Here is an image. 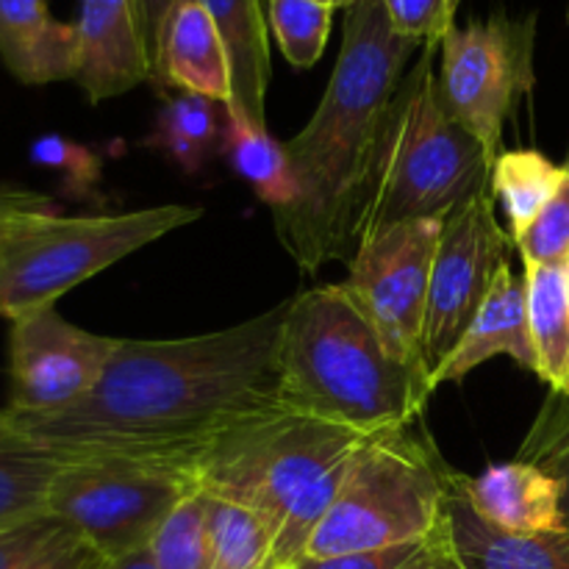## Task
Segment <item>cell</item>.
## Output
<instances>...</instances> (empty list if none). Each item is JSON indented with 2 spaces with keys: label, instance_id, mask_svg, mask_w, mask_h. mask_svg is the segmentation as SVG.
Segmentation results:
<instances>
[{
  "label": "cell",
  "instance_id": "6da1fadb",
  "mask_svg": "<svg viewBox=\"0 0 569 569\" xmlns=\"http://www.w3.org/2000/svg\"><path fill=\"white\" fill-rule=\"evenodd\" d=\"M287 300L222 331L117 339L100 381L44 415L6 406L0 420L59 461L126 456L194 465L228 433L281 415L278 339Z\"/></svg>",
  "mask_w": 569,
  "mask_h": 569
},
{
  "label": "cell",
  "instance_id": "7a4b0ae2",
  "mask_svg": "<svg viewBox=\"0 0 569 569\" xmlns=\"http://www.w3.org/2000/svg\"><path fill=\"white\" fill-rule=\"evenodd\" d=\"M420 48L392 26L383 0L345 9L342 48L326 92L287 142L298 200L272 214L278 242L309 276L331 261H350L359 248L389 106Z\"/></svg>",
  "mask_w": 569,
  "mask_h": 569
},
{
  "label": "cell",
  "instance_id": "3957f363",
  "mask_svg": "<svg viewBox=\"0 0 569 569\" xmlns=\"http://www.w3.org/2000/svg\"><path fill=\"white\" fill-rule=\"evenodd\" d=\"M278 389L283 409L361 439L411 431L433 395L428 378L389 353L342 283L303 289L287 300Z\"/></svg>",
  "mask_w": 569,
  "mask_h": 569
},
{
  "label": "cell",
  "instance_id": "277c9868",
  "mask_svg": "<svg viewBox=\"0 0 569 569\" xmlns=\"http://www.w3.org/2000/svg\"><path fill=\"white\" fill-rule=\"evenodd\" d=\"M437 56L439 44H422L389 106L359 242L400 222L442 220L489 189L492 159L445 106Z\"/></svg>",
  "mask_w": 569,
  "mask_h": 569
},
{
  "label": "cell",
  "instance_id": "5b68a950",
  "mask_svg": "<svg viewBox=\"0 0 569 569\" xmlns=\"http://www.w3.org/2000/svg\"><path fill=\"white\" fill-rule=\"evenodd\" d=\"M450 472L428 437L403 431L365 439L306 559L426 542L442 528Z\"/></svg>",
  "mask_w": 569,
  "mask_h": 569
},
{
  "label": "cell",
  "instance_id": "8992f818",
  "mask_svg": "<svg viewBox=\"0 0 569 569\" xmlns=\"http://www.w3.org/2000/svg\"><path fill=\"white\" fill-rule=\"evenodd\" d=\"M200 217L203 209L183 203L120 214L31 217L0 248V317L14 322L53 309L56 300L83 281Z\"/></svg>",
  "mask_w": 569,
  "mask_h": 569
},
{
  "label": "cell",
  "instance_id": "52a82bcc",
  "mask_svg": "<svg viewBox=\"0 0 569 569\" xmlns=\"http://www.w3.org/2000/svg\"><path fill=\"white\" fill-rule=\"evenodd\" d=\"M365 442L339 426L281 411L244 426L194 461L200 489L256 511L272 531L295 503Z\"/></svg>",
  "mask_w": 569,
  "mask_h": 569
},
{
  "label": "cell",
  "instance_id": "ba28073f",
  "mask_svg": "<svg viewBox=\"0 0 569 569\" xmlns=\"http://www.w3.org/2000/svg\"><path fill=\"white\" fill-rule=\"evenodd\" d=\"M198 489L194 465L187 461L76 459L56 472L48 515L111 561L148 548L170 511Z\"/></svg>",
  "mask_w": 569,
  "mask_h": 569
},
{
  "label": "cell",
  "instance_id": "9c48e42d",
  "mask_svg": "<svg viewBox=\"0 0 569 569\" xmlns=\"http://www.w3.org/2000/svg\"><path fill=\"white\" fill-rule=\"evenodd\" d=\"M537 14L492 11L453 26L439 42V92L450 114L481 142L487 156L503 153L506 122L537 83Z\"/></svg>",
  "mask_w": 569,
  "mask_h": 569
},
{
  "label": "cell",
  "instance_id": "30bf717a",
  "mask_svg": "<svg viewBox=\"0 0 569 569\" xmlns=\"http://www.w3.org/2000/svg\"><path fill=\"white\" fill-rule=\"evenodd\" d=\"M439 231L442 220H411L361 239L348 261V281H342L381 333L389 353L428 378V383L431 376L422 359V333Z\"/></svg>",
  "mask_w": 569,
  "mask_h": 569
},
{
  "label": "cell",
  "instance_id": "8fae6325",
  "mask_svg": "<svg viewBox=\"0 0 569 569\" xmlns=\"http://www.w3.org/2000/svg\"><path fill=\"white\" fill-rule=\"evenodd\" d=\"M511 248L515 239L500 226L489 189L472 194L442 217L422 333V359L428 376L465 337L478 306L487 298L495 272L509 261Z\"/></svg>",
  "mask_w": 569,
  "mask_h": 569
},
{
  "label": "cell",
  "instance_id": "7c38bea8",
  "mask_svg": "<svg viewBox=\"0 0 569 569\" xmlns=\"http://www.w3.org/2000/svg\"><path fill=\"white\" fill-rule=\"evenodd\" d=\"M9 326V409L28 415L78 403L100 381L117 348V337L64 320L56 306Z\"/></svg>",
  "mask_w": 569,
  "mask_h": 569
},
{
  "label": "cell",
  "instance_id": "4fadbf2b",
  "mask_svg": "<svg viewBox=\"0 0 569 569\" xmlns=\"http://www.w3.org/2000/svg\"><path fill=\"white\" fill-rule=\"evenodd\" d=\"M76 28L81 44L76 83L89 103H103L150 81L153 56L139 0H81Z\"/></svg>",
  "mask_w": 569,
  "mask_h": 569
},
{
  "label": "cell",
  "instance_id": "5bb4252c",
  "mask_svg": "<svg viewBox=\"0 0 569 569\" xmlns=\"http://www.w3.org/2000/svg\"><path fill=\"white\" fill-rule=\"evenodd\" d=\"M498 356L517 361L522 370H531L537 376V356H533L531 333H528L526 281L511 272L509 261L495 272L487 298L478 306L465 337L431 372V387L461 383L472 370Z\"/></svg>",
  "mask_w": 569,
  "mask_h": 569
},
{
  "label": "cell",
  "instance_id": "9a60e30c",
  "mask_svg": "<svg viewBox=\"0 0 569 569\" xmlns=\"http://www.w3.org/2000/svg\"><path fill=\"white\" fill-rule=\"evenodd\" d=\"M159 87L203 94L228 106L231 64L209 11L198 0H176L161 17L153 42V76Z\"/></svg>",
  "mask_w": 569,
  "mask_h": 569
},
{
  "label": "cell",
  "instance_id": "2e32d148",
  "mask_svg": "<svg viewBox=\"0 0 569 569\" xmlns=\"http://www.w3.org/2000/svg\"><path fill=\"white\" fill-rule=\"evenodd\" d=\"M445 537L465 569H569V526L542 533H515L483 520L450 472L445 498Z\"/></svg>",
  "mask_w": 569,
  "mask_h": 569
},
{
  "label": "cell",
  "instance_id": "e0dca14e",
  "mask_svg": "<svg viewBox=\"0 0 569 569\" xmlns=\"http://www.w3.org/2000/svg\"><path fill=\"white\" fill-rule=\"evenodd\" d=\"M0 59L26 87L76 81L81 61L76 22L56 20L48 0H0Z\"/></svg>",
  "mask_w": 569,
  "mask_h": 569
},
{
  "label": "cell",
  "instance_id": "ac0fdd59",
  "mask_svg": "<svg viewBox=\"0 0 569 569\" xmlns=\"http://www.w3.org/2000/svg\"><path fill=\"white\" fill-rule=\"evenodd\" d=\"M472 509L495 528L515 533H542L565 528L561 483L531 461H503L481 476H461Z\"/></svg>",
  "mask_w": 569,
  "mask_h": 569
},
{
  "label": "cell",
  "instance_id": "d6986e66",
  "mask_svg": "<svg viewBox=\"0 0 569 569\" xmlns=\"http://www.w3.org/2000/svg\"><path fill=\"white\" fill-rule=\"evenodd\" d=\"M220 31L231 64L228 111L267 128V89H270V37L261 0H198Z\"/></svg>",
  "mask_w": 569,
  "mask_h": 569
},
{
  "label": "cell",
  "instance_id": "ffe728a7",
  "mask_svg": "<svg viewBox=\"0 0 569 569\" xmlns=\"http://www.w3.org/2000/svg\"><path fill=\"white\" fill-rule=\"evenodd\" d=\"M528 333L537 356V378L550 395L569 398V300L565 267H522Z\"/></svg>",
  "mask_w": 569,
  "mask_h": 569
},
{
  "label": "cell",
  "instance_id": "44dd1931",
  "mask_svg": "<svg viewBox=\"0 0 569 569\" xmlns=\"http://www.w3.org/2000/svg\"><path fill=\"white\" fill-rule=\"evenodd\" d=\"M228 106L203 94L178 92L164 100L156 117L148 144L181 167L187 176H198L211 156L226 142Z\"/></svg>",
  "mask_w": 569,
  "mask_h": 569
},
{
  "label": "cell",
  "instance_id": "7402d4cb",
  "mask_svg": "<svg viewBox=\"0 0 569 569\" xmlns=\"http://www.w3.org/2000/svg\"><path fill=\"white\" fill-rule=\"evenodd\" d=\"M222 153L237 176L253 187L256 198L270 206L272 214L298 200V178L287 156V144L278 142L267 128L228 111Z\"/></svg>",
  "mask_w": 569,
  "mask_h": 569
},
{
  "label": "cell",
  "instance_id": "603a6c76",
  "mask_svg": "<svg viewBox=\"0 0 569 569\" xmlns=\"http://www.w3.org/2000/svg\"><path fill=\"white\" fill-rule=\"evenodd\" d=\"M64 461L0 420V533L48 515V492Z\"/></svg>",
  "mask_w": 569,
  "mask_h": 569
},
{
  "label": "cell",
  "instance_id": "cb8c5ba5",
  "mask_svg": "<svg viewBox=\"0 0 569 569\" xmlns=\"http://www.w3.org/2000/svg\"><path fill=\"white\" fill-rule=\"evenodd\" d=\"M565 164H556L539 150H503L495 159L489 192L509 220L511 239L520 237L559 189Z\"/></svg>",
  "mask_w": 569,
  "mask_h": 569
},
{
  "label": "cell",
  "instance_id": "d4e9b609",
  "mask_svg": "<svg viewBox=\"0 0 569 569\" xmlns=\"http://www.w3.org/2000/svg\"><path fill=\"white\" fill-rule=\"evenodd\" d=\"M211 569H270L276 531L256 511L209 495Z\"/></svg>",
  "mask_w": 569,
  "mask_h": 569
},
{
  "label": "cell",
  "instance_id": "484cf974",
  "mask_svg": "<svg viewBox=\"0 0 569 569\" xmlns=\"http://www.w3.org/2000/svg\"><path fill=\"white\" fill-rule=\"evenodd\" d=\"M156 569H211L209 495L203 489L183 498L150 539Z\"/></svg>",
  "mask_w": 569,
  "mask_h": 569
},
{
  "label": "cell",
  "instance_id": "4316f807",
  "mask_svg": "<svg viewBox=\"0 0 569 569\" xmlns=\"http://www.w3.org/2000/svg\"><path fill=\"white\" fill-rule=\"evenodd\" d=\"M270 31L283 59L298 70H309L326 53L333 9L317 0H270Z\"/></svg>",
  "mask_w": 569,
  "mask_h": 569
},
{
  "label": "cell",
  "instance_id": "83f0119b",
  "mask_svg": "<svg viewBox=\"0 0 569 569\" xmlns=\"http://www.w3.org/2000/svg\"><path fill=\"white\" fill-rule=\"evenodd\" d=\"M517 459L542 467L561 483V511L565 526H569V398L548 392Z\"/></svg>",
  "mask_w": 569,
  "mask_h": 569
},
{
  "label": "cell",
  "instance_id": "f1b7e54d",
  "mask_svg": "<svg viewBox=\"0 0 569 569\" xmlns=\"http://www.w3.org/2000/svg\"><path fill=\"white\" fill-rule=\"evenodd\" d=\"M522 264L567 267L569 261V167L565 164V178L553 198L545 203L537 220L515 239Z\"/></svg>",
  "mask_w": 569,
  "mask_h": 569
},
{
  "label": "cell",
  "instance_id": "f546056e",
  "mask_svg": "<svg viewBox=\"0 0 569 569\" xmlns=\"http://www.w3.org/2000/svg\"><path fill=\"white\" fill-rule=\"evenodd\" d=\"M28 159L37 167L61 172V183L70 194L89 198L98 189L100 159L89 148L61 137V133H44V137L33 139Z\"/></svg>",
  "mask_w": 569,
  "mask_h": 569
},
{
  "label": "cell",
  "instance_id": "4dcf8cb0",
  "mask_svg": "<svg viewBox=\"0 0 569 569\" xmlns=\"http://www.w3.org/2000/svg\"><path fill=\"white\" fill-rule=\"evenodd\" d=\"M389 20L403 37L420 44H439L456 26L461 0H383Z\"/></svg>",
  "mask_w": 569,
  "mask_h": 569
},
{
  "label": "cell",
  "instance_id": "1f68e13d",
  "mask_svg": "<svg viewBox=\"0 0 569 569\" xmlns=\"http://www.w3.org/2000/svg\"><path fill=\"white\" fill-rule=\"evenodd\" d=\"M64 531L67 526L53 515H39L22 526L9 528L0 533V569H20Z\"/></svg>",
  "mask_w": 569,
  "mask_h": 569
},
{
  "label": "cell",
  "instance_id": "d6a6232c",
  "mask_svg": "<svg viewBox=\"0 0 569 569\" xmlns=\"http://www.w3.org/2000/svg\"><path fill=\"white\" fill-rule=\"evenodd\" d=\"M426 542L398 545L383 550H361V553L328 556V559H303L295 569H406L426 550Z\"/></svg>",
  "mask_w": 569,
  "mask_h": 569
},
{
  "label": "cell",
  "instance_id": "836d02e7",
  "mask_svg": "<svg viewBox=\"0 0 569 569\" xmlns=\"http://www.w3.org/2000/svg\"><path fill=\"white\" fill-rule=\"evenodd\" d=\"M56 211H59V203L50 194L17 187V183H0V248L26 220L39 214H56Z\"/></svg>",
  "mask_w": 569,
  "mask_h": 569
},
{
  "label": "cell",
  "instance_id": "e575fe53",
  "mask_svg": "<svg viewBox=\"0 0 569 569\" xmlns=\"http://www.w3.org/2000/svg\"><path fill=\"white\" fill-rule=\"evenodd\" d=\"M106 559L76 531L67 528L56 542H50L42 553L33 556L20 569H103Z\"/></svg>",
  "mask_w": 569,
  "mask_h": 569
},
{
  "label": "cell",
  "instance_id": "d590c367",
  "mask_svg": "<svg viewBox=\"0 0 569 569\" xmlns=\"http://www.w3.org/2000/svg\"><path fill=\"white\" fill-rule=\"evenodd\" d=\"M406 569H465L459 565V559L453 556V550H450L448 537H445V520H442V528L428 539L426 550H422V553L417 556V559Z\"/></svg>",
  "mask_w": 569,
  "mask_h": 569
},
{
  "label": "cell",
  "instance_id": "8d00e7d4",
  "mask_svg": "<svg viewBox=\"0 0 569 569\" xmlns=\"http://www.w3.org/2000/svg\"><path fill=\"white\" fill-rule=\"evenodd\" d=\"M172 3H176V0H139L144 33H148V44H150V56H153V42H156V31H159L161 26V17L167 14V9H170Z\"/></svg>",
  "mask_w": 569,
  "mask_h": 569
},
{
  "label": "cell",
  "instance_id": "74e56055",
  "mask_svg": "<svg viewBox=\"0 0 569 569\" xmlns=\"http://www.w3.org/2000/svg\"><path fill=\"white\" fill-rule=\"evenodd\" d=\"M103 569H156L153 556H150V545L142 550H133L128 556H120V559L106 561Z\"/></svg>",
  "mask_w": 569,
  "mask_h": 569
},
{
  "label": "cell",
  "instance_id": "f35d334b",
  "mask_svg": "<svg viewBox=\"0 0 569 569\" xmlns=\"http://www.w3.org/2000/svg\"><path fill=\"white\" fill-rule=\"evenodd\" d=\"M317 3L328 6V9H350V6H353L356 0H317Z\"/></svg>",
  "mask_w": 569,
  "mask_h": 569
},
{
  "label": "cell",
  "instance_id": "ab89813d",
  "mask_svg": "<svg viewBox=\"0 0 569 569\" xmlns=\"http://www.w3.org/2000/svg\"><path fill=\"white\" fill-rule=\"evenodd\" d=\"M565 278H567V300H569V261H567V267H565Z\"/></svg>",
  "mask_w": 569,
  "mask_h": 569
},
{
  "label": "cell",
  "instance_id": "60d3db41",
  "mask_svg": "<svg viewBox=\"0 0 569 569\" xmlns=\"http://www.w3.org/2000/svg\"><path fill=\"white\" fill-rule=\"evenodd\" d=\"M567 28H569V0H567ZM565 164L569 167V148H567V161H565Z\"/></svg>",
  "mask_w": 569,
  "mask_h": 569
}]
</instances>
